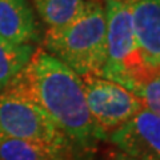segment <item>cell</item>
I'll return each instance as SVG.
<instances>
[{
    "mask_svg": "<svg viewBox=\"0 0 160 160\" xmlns=\"http://www.w3.org/2000/svg\"><path fill=\"white\" fill-rule=\"evenodd\" d=\"M44 51L80 78H102L107 62V19L102 0H89L79 16L66 27L48 29Z\"/></svg>",
    "mask_w": 160,
    "mask_h": 160,
    "instance_id": "obj_2",
    "label": "cell"
},
{
    "mask_svg": "<svg viewBox=\"0 0 160 160\" xmlns=\"http://www.w3.org/2000/svg\"><path fill=\"white\" fill-rule=\"evenodd\" d=\"M136 96L143 102L144 108L160 116V73L140 88Z\"/></svg>",
    "mask_w": 160,
    "mask_h": 160,
    "instance_id": "obj_12",
    "label": "cell"
},
{
    "mask_svg": "<svg viewBox=\"0 0 160 160\" xmlns=\"http://www.w3.org/2000/svg\"><path fill=\"white\" fill-rule=\"evenodd\" d=\"M0 38L12 44L39 40V27L28 0H0Z\"/></svg>",
    "mask_w": 160,
    "mask_h": 160,
    "instance_id": "obj_8",
    "label": "cell"
},
{
    "mask_svg": "<svg viewBox=\"0 0 160 160\" xmlns=\"http://www.w3.org/2000/svg\"><path fill=\"white\" fill-rule=\"evenodd\" d=\"M107 138L118 149L138 160H160V116L147 108Z\"/></svg>",
    "mask_w": 160,
    "mask_h": 160,
    "instance_id": "obj_6",
    "label": "cell"
},
{
    "mask_svg": "<svg viewBox=\"0 0 160 160\" xmlns=\"http://www.w3.org/2000/svg\"><path fill=\"white\" fill-rule=\"evenodd\" d=\"M132 24L144 59L160 67V0H133Z\"/></svg>",
    "mask_w": 160,
    "mask_h": 160,
    "instance_id": "obj_7",
    "label": "cell"
},
{
    "mask_svg": "<svg viewBox=\"0 0 160 160\" xmlns=\"http://www.w3.org/2000/svg\"><path fill=\"white\" fill-rule=\"evenodd\" d=\"M32 44H12L0 38V91H3L31 60Z\"/></svg>",
    "mask_w": 160,
    "mask_h": 160,
    "instance_id": "obj_11",
    "label": "cell"
},
{
    "mask_svg": "<svg viewBox=\"0 0 160 160\" xmlns=\"http://www.w3.org/2000/svg\"><path fill=\"white\" fill-rule=\"evenodd\" d=\"M133 0H106L107 19V62L102 78L113 82L127 64L139 56L132 24Z\"/></svg>",
    "mask_w": 160,
    "mask_h": 160,
    "instance_id": "obj_5",
    "label": "cell"
},
{
    "mask_svg": "<svg viewBox=\"0 0 160 160\" xmlns=\"http://www.w3.org/2000/svg\"><path fill=\"white\" fill-rule=\"evenodd\" d=\"M71 147H53L28 140L0 139V160H69Z\"/></svg>",
    "mask_w": 160,
    "mask_h": 160,
    "instance_id": "obj_9",
    "label": "cell"
},
{
    "mask_svg": "<svg viewBox=\"0 0 160 160\" xmlns=\"http://www.w3.org/2000/svg\"><path fill=\"white\" fill-rule=\"evenodd\" d=\"M103 160H138L132 156H129V155L122 152L120 149L115 148V149H109V151L106 152V156H104Z\"/></svg>",
    "mask_w": 160,
    "mask_h": 160,
    "instance_id": "obj_13",
    "label": "cell"
},
{
    "mask_svg": "<svg viewBox=\"0 0 160 160\" xmlns=\"http://www.w3.org/2000/svg\"><path fill=\"white\" fill-rule=\"evenodd\" d=\"M48 29L66 27L83 11L89 0H32Z\"/></svg>",
    "mask_w": 160,
    "mask_h": 160,
    "instance_id": "obj_10",
    "label": "cell"
},
{
    "mask_svg": "<svg viewBox=\"0 0 160 160\" xmlns=\"http://www.w3.org/2000/svg\"><path fill=\"white\" fill-rule=\"evenodd\" d=\"M83 84L88 109L106 138L144 108L143 102L138 96L111 80L84 76Z\"/></svg>",
    "mask_w": 160,
    "mask_h": 160,
    "instance_id": "obj_4",
    "label": "cell"
},
{
    "mask_svg": "<svg viewBox=\"0 0 160 160\" xmlns=\"http://www.w3.org/2000/svg\"><path fill=\"white\" fill-rule=\"evenodd\" d=\"M4 138L28 140L53 147L72 146L38 104L7 91L0 95V139Z\"/></svg>",
    "mask_w": 160,
    "mask_h": 160,
    "instance_id": "obj_3",
    "label": "cell"
},
{
    "mask_svg": "<svg viewBox=\"0 0 160 160\" xmlns=\"http://www.w3.org/2000/svg\"><path fill=\"white\" fill-rule=\"evenodd\" d=\"M3 91L38 104L72 146L89 149L106 138L88 109L83 79L44 49L33 52L28 64Z\"/></svg>",
    "mask_w": 160,
    "mask_h": 160,
    "instance_id": "obj_1",
    "label": "cell"
}]
</instances>
